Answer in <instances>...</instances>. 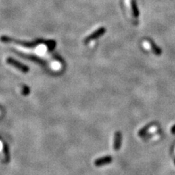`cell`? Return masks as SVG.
Instances as JSON below:
<instances>
[{
  "mask_svg": "<svg viewBox=\"0 0 175 175\" xmlns=\"http://www.w3.org/2000/svg\"><path fill=\"white\" fill-rule=\"evenodd\" d=\"M148 43H149V45L150 46V48H151V50L153 51L154 53L156 54V55H158V56L161 54V49L158 47H157V46L155 45V44L153 43V42H148Z\"/></svg>",
  "mask_w": 175,
  "mask_h": 175,
  "instance_id": "4",
  "label": "cell"
},
{
  "mask_svg": "<svg viewBox=\"0 0 175 175\" xmlns=\"http://www.w3.org/2000/svg\"><path fill=\"white\" fill-rule=\"evenodd\" d=\"M120 134L116 133L115 138H114V149L117 150L120 146Z\"/></svg>",
  "mask_w": 175,
  "mask_h": 175,
  "instance_id": "5",
  "label": "cell"
},
{
  "mask_svg": "<svg viewBox=\"0 0 175 175\" xmlns=\"http://www.w3.org/2000/svg\"><path fill=\"white\" fill-rule=\"evenodd\" d=\"M131 8L134 16H135L136 18L138 17L139 13V10L138 8H137V5H136L135 0H131Z\"/></svg>",
  "mask_w": 175,
  "mask_h": 175,
  "instance_id": "2",
  "label": "cell"
},
{
  "mask_svg": "<svg viewBox=\"0 0 175 175\" xmlns=\"http://www.w3.org/2000/svg\"><path fill=\"white\" fill-rule=\"evenodd\" d=\"M110 161H112V158L110 157H105V158L96 160L95 161V164L96 166H101L104 165V164H107V163H109Z\"/></svg>",
  "mask_w": 175,
  "mask_h": 175,
  "instance_id": "3",
  "label": "cell"
},
{
  "mask_svg": "<svg viewBox=\"0 0 175 175\" xmlns=\"http://www.w3.org/2000/svg\"><path fill=\"white\" fill-rule=\"evenodd\" d=\"M105 32H106V29H105V28H103V27L98 29L97 30L95 31L94 32H93L92 34H90L88 37H86V39H85V42L87 43V42H91L93 39H96V38H98V37H101L102 34H104V33H105Z\"/></svg>",
  "mask_w": 175,
  "mask_h": 175,
  "instance_id": "1",
  "label": "cell"
}]
</instances>
